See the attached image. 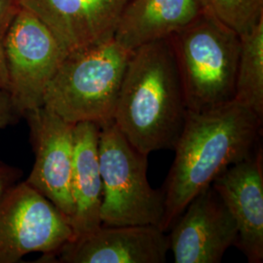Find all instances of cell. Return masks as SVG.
<instances>
[{
    "instance_id": "obj_1",
    "label": "cell",
    "mask_w": 263,
    "mask_h": 263,
    "mask_svg": "<svg viewBox=\"0 0 263 263\" xmlns=\"http://www.w3.org/2000/svg\"><path fill=\"white\" fill-rule=\"evenodd\" d=\"M262 121L235 101L205 112L188 111L162 188V231H168L189 202L211 186L222 172L254 155L259 147Z\"/></svg>"
},
{
    "instance_id": "obj_2",
    "label": "cell",
    "mask_w": 263,
    "mask_h": 263,
    "mask_svg": "<svg viewBox=\"0 0 263 263\" xmlns=\"http://www.w3.org/2000/svg\"><path fill=\"white\" fill-rule=\"evenodd\" d=\"M187 114L170 37L133 50L113 115L123 136L147 155L174 149Z\"/></svg>"
},
{
    "instance_id": "obj_3",
    "label": "cell",
    "mask_w": 263,
    "mask_h": 263,
    "mask_svg": "<svg viewBox=\"0 0 263 263\" xmlns=\"http://www.w3.org/2000/svg\"><path fill=\"white\" fill-rule=\"evenodd\" d=\"M188 111L234 101L241 36L206 11L170 36Z\"/></svg>"
},
{
    "instance_id": "obj_4",
    "label": "cell",
    "mask_w": 263,
    "mask_h": 263,
    "mask_svg": "<svg viewBox=\"0 0 263 263\" xmlns=\"http://www.w3.org/2000/svg\"><path fill=\"white\" fill-rule=\"evenodd\" d=\"M131 54L114 38L66 54L49 84L43 106L74 125L113 121Z\"/></svg>"
},
{
    "instance_id": "obj_5",
    "label": "cell",
    "mask_w": 263,
    "mask_h": 263,
    "mask_svg": "<svg viewBox=\"0 0 263 263\" xmlns=\"http://www.w3.org/2000/svg\"><path fill=\"white\" fill-rule=\"evenodd\" d=\"M147 157L132 145L113 121L100 126L103 226L159 227L164 196L162 190L153 189L147 180Z\"/></svg>"
},
{
    "instance_id": "obj_6",
    "label": "cell",
    "mask_w": 263,
    "mask_h": 263,
    "mask_svg": "<svg viewBox=\"0 0 263 263\" xmlns=\"http://www.w3.org/2000/svg\"><path fill=\"white\" fill-rule=\"evenodd\" d=\"M66 56L47 26L21 6L4 40L8 92L19 116L44 105L49 84Z\"/></svg>"
},
{
    "instance_id": "obj_7",
    "label": "cell",
    "mask_w": 263,
    "mask_h": 263,
    "mask_svg": "<svg viewBox=\"0 0 263 263\" xmlns=\"http://www.w3.org/2000/svg\"><path fill=\"white\" fill-rule=\"evenodd\" d=\"M72 237L69 219L26 181L0 199V263L50 254Z\"/></svg>"
},
{
    "instance_id": "obj_8",
    "label": "cell",
    "mask_w": 263,
    "mask_h": 263,
    "mask_svg": "<svg viewBox=\"0 0 263 263\" xmlns=\"http://www.w3.org/2000/svg\"><path fill=\"white\" fill-rule=\"evenodd\" d=\"M35 160L25 181L71 220L74 124L42 106L27 113ZM71 226V224H70Z\"/></svg>"
},
{
    "instance_id": "obj_9",
    "label": "cell",
    "mask_w": 263,
    "mask_h": 263,
    "mask_svg": "<svg viewBox=\"0 0 263 263\" xmlns=\"http://www.w3.org/2000/svg\"><path fill=\"white\" fill-rule=\"evenodd\" d=\"M169 236L158 226H102L73 238L39 263H164Z\"/></svg>"
},
{
    "instance_id": "obj_10",
    "label": "cell",
    "mask_w": 263,
    "mask_h": 263,
    "mask_svg": "<svg viewBox=\"0 0 263 263\" xmlns=\"http://www.w3.org/2000/svg\"><path fill=\"white\" fill-rule=\"evenodd\" d=\"M169 251L176 263H219L236 246L234 217L213 185L193 198L170 228Z\"/></svg>"
},
{
    "instance_id": "obj_11",
    "label": "cell",
    "mask_w": 263,
    "mask_h": 263,
    "mask_svg": "<svg viewBox=\"0 0 263 263\" xmlns=\"http://www.w3.org/2000/svg\"><path fill=\"white\" fill-rule=\"evenodd\" d=\"M128 0H20L41 20L66 54L114 37Z\"/></svg>"
},
{
    "instance_id": "obj_12",
    "label": "cell",
    "mask_w": 263,
    "mask_h": 263,
    "mask_svg": "<svg viewBox=\"0 0 263 263\" xmlns=\"http://www.w3.org/2000/svg\"><path fill=\"white\" fill-rule=\"evenodd\" d=\"M213 187L224 202L238 227L236 246L250 263L263 261V152L222 172Z\"/></svg>"
},
{
    "instance_id": "obj_13",
    "label": "cell",
    "mask_w": 263,
    "mask_h": 263,
    "mask_svg": "<svg viewBox=\"0 0 263 263\" xmlns=\"http://www.w3.org/2000/svg\"><path fill=\"white\" fill-rule=\"evenodd\" d=\"M100 125H74V148L71 174V196L74 213L70 220L73 238L92 232L102 226L103 180L99 159Z\"/></svg>"
},
{
    "instance_id": "obj_14",
    "label": "cell",
    "mask_w": 263,
    "mask_h": 263,
    "mask_svg": "<svg viewBox=\"0 0 263 263\" xmlns=\"http://www.w3.org/2000/svg\"><path fill=\"white\" fill-rule=\"evenodd\" d=\"M203 11L199 0H128L114 32L127 50L172 36Z\"/></svg>"
},
{
    "instance_id": "obj_15",
    "label": "cell",
    "mask_w": 263,
    "mask_h": 263,
    "mask_svg": "<svg viewBox=\"0 0 263 263\" xmlns=\"http://www.w3.org/2000/svg\"><path fill=\"white\" fill-rule=\"evenodd\" d=\"M234 101L263 120V19L241 35Z\"/></svg>"
},
{
    "instance_id": "obj_16",
    "label": "cell",
    "mask_w": 263,
    "mask_h": 263,
    "mask_svg": "<svg viewBox=\"0 0 263 263\" xmlns=\"http://www.w3.org/2000/svg\"><path fill=\"white\" fill-rule=\"evenodd\" d=\"M204 11L241 36L263 19V0H199Z\"/></svg>"
},
{
    "instance_id": "obj_17",
    "label": "cell",
    "mask_w": 263,
    "mask_h": 263,
    "mask_svg": "<svg viewBox=\"0 0 263 263\" xmlns=\"http://www.w3.org/2000/svg\"><path fill=\"white\" fill-rule=\"evenodd\" d=\"M20 7V0H0V88L6 91H8V76L4 57V40Z\"/></svg>"
},
{
    "instance_id": "obj_18",
    "label": "cell",
    "mask_w": 263,
    "mask_h": 263,
    "mask_svg": "<svg viewBox=\"0 0 263 263\" xmlns=\"http://www.w3.org/2000/svg\"><path fill=\"white\" fill-rule=\"evenodd\" d=\"M19 117L16 111L9 92L0 88V135Z\"/></svg>"
},
{
    "instance_id": "obj_19",
    "label": "cell",
    "mask_w": 263,
    "mask_h": 263,
    "mask_svg": "<svg viewBox=\"0 0 263 263\" xmlns=\"http://www.w3.org/2000/svg\"><path fill=\"white\" fill-rule=\"evenodd\" d=\"M21 177L19 169L0 161V199L19 182Z\"/></svg>"
}]
</instances>
